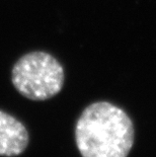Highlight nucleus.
Wrapping results in <instances>:
<instances>
[{
    "instance_id": "nucleus-1",
    "label": "nucleus",
    "mask_w": 156,
    "mask_h": 157,
    "mask_svg": "<svg viewBox=\"0 0 156 157\" xmlns=\"http://www.w3.org/2000/svg\"><path fill=\"white\" fill-rule=\"evenodd\" d=\"M134 138L130 117L108 101L89 105L75 127L76 146L82 157H127Z\"/></svg>"
},
{
    "instance_id": "nucleus-2",
    "label": "nucleus",
    "mask_w": 156,
    "mask_h": 157,
    "mask_svg": "<svg viewBox=\"0 0 156 157\" xmlns=\"http://www.w3.org/2000/svg\"><path fill=\"white\" fill-rule=\"evenodd\" d=\"M11 81L25 98L36 101H47L62 90L65 81L64 68L47 52H31L13 65Z\"/></svg>"
},
{
    "instance_id": "nucleus-3",
    "label": "nucleus",
    "mask_w": 156,
    "mask_h": 157,
    "mask_svg": "<svg viewBox=\"0 0 156 157\" xmlns=\"http://www.w3.org/2000/svg\"><path fill=\"white\" fill-rule=\"evenodd\" d=\"M25 125L9 113L0 111V156L14 157L25 152L29 145Z\"/></svg>"
}]
</instances>
